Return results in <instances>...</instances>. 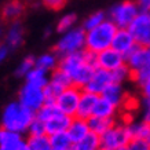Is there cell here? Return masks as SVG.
<instances>
[{"label":"cell","mask_w":150,"mask_h":150,"mask_svg":"<svg viewBox=\"0 0 150 150\" xmlns=\"http://www.w3.org/2000/svg\"><path fill=\"white\" fill-rule=\"evenodd\" d=\"M95 68V54L88 52L87 50L59 57L58 69H61L70 79L72 86H76L81 90L88 83Z\"/></svg>","instance_id":"6da1fadb"},{"label":"cell","mask_w":150,"mask_h":150,"mask_svg":"<svg viewBox=\"0 0 150 150\" xmlns=\"http://www.w3.org/2000/svg\"><path fill=\"white\" fill-rule=\"evenodd\" d=\"M33 118H35V112L26 109L18 100H14V102L7 103L6 108L3 109L1 128L25 135L30 123L33 121Z\"/></svg>","instance_id":"7a4b0ae2"},{"label":"cell","mask_w":150,"mask_h":150,"mask_svg":"<svg viewBox=\"0 0 150 150\" xmlns=\"http://www.w3.org/2000/svg\"><path fill=\"white\" fill-rule=\"evenodd\" d=\"M118 28L109 18L98 26L92 28L91 30L86 32V50L92 54H98L100 51L110 48L113 37Z\"/></svg>","instance_id":"3957f363"},{"label":"cell","mask_w":150,"mask_h":150,"mask_svg":"<svg viewBox=\"0 0 150 150\" xmlns=\"http://www.w3.org/2000/svg\"><path fill=\"white\" fill-rule=\"evenodd\" d=\"M125 65L132 73L131 81L135 86H139L150 76V48L137 46L125 57Z\"/></svg>","instance_id":"277c9868"},{"label":"cell","mask_w":150,"mask_h":150,"mask_svg":"<svg viewBox=\"0 0 150 150\" xmlns=\"http://www.w3.org/2000/svg\"><path fill=\"white\" fill-rule=\"evenodd\" d=\"M131 139L132 137L127 123L118 118L108 131L99 137L100 150H121L131 142Z\"/></svg>","instance_id":"5b68a950"},{"label":"cell","mask_w":150,"mask_h":150,"mask_svg":"<svg viewBox=\"0 0 150 150\" xmlns=\"http://www.w3.org/2000/svg\"><path fill=\"white\" fill-rule=\"evenodd\" d=\"M83 50H86V30L81 26H74L68 32L61 33V37L54 47V51L59 57H65Z\"/></svg>","instance_id":"8992f818"},{"label":"cell","mask_w":150,"mask_h":150,"mask_svg":"<svg viewBox=\"0 0 150 150\" xmlns=\"http://www.w3.org/2000/svg\"><path fill=\"white\" fill-rule=\"evenodd\" d=\"M139 13L135 0H123L112 6L106 15L118 29H123L129 26Z\"/></svg>","instance_id":"52a82bcc"},{"label":"cell","mask_w":150,"mask_h":150,"mask_svg":"<svg viewBox=\"0 0 150 150\" xmlns=\"http://www.w3.org/2000/svg\"><path fill=\"white\" fill-rule=\"evenodd\" d=\"M19 103L25 106L26 109L32 110L36 113L43 105L46 103V94H44V88L40 87H35L32 84L23 83V86L19 88L18 91V99Z\"/></svg>","instance_id":"ba28073f"},{"label":"cell","mask_w":150,"mask_h":150,"mask_svg":"<svg viewBox=\"0 0 150 150\" xmlns=\"http://www.w3.org/2000/svg\"><path fill=\"white\" fill-rule=\"evenodd\" d=\"M81 88H79L76 86H69L66 87L64 91L58 95V98L55 99V105L58 106V109L64 114H68L70 117L76 116V110L79 106V100H80V95H81Z\"/></svg>","instance_id":"9c48e42d"},{"label":"cell","mask_w":150,"mask_h":150,"mask_svg":"<svg viewBox=\"0 0 150 150\" xmlns=\"http://www.w3.org/2000/svg\"><path fill=\"white\" fill-rule=\"evenodd\" d=\"M134 36L138 46L150 48V15L147 13H139L137 18L127 28Z\"/></svg>","instance_id":"30bf717a"},{"label":"cell","mask_w":150,"mask_h":150,"mask_svg":"<svg viewBox=\"0 0 150 150\" xmlns=\"http://www.w3.org/2000/svg\"><path fill=\"white\" fill-rule=\"evenodd\" d=\"M95 64L96 68L113 72L125 64V57L110 47V48H106V50L95 54Z\"/></svg>","instance_id":"8fae6325"},{"label":"cell","mask_w":150,"mask_h":150,"mask_svg":"<svg viewBox=\"0 0 150 150\" xmlns=\"http://www.w3.org/2000/svg\"><path fill=\"white\" fill-rule=\"evenodd\" d=\"M110 83H113L112 72L100 69V68H95L91 74V77H90V80H88V83L86 84V87L83 90L90 91L92 94H96V95H100Z\"/></svg>","instance_id":"7c38bea8"},{"label":"cell","mask_w":150,"mask_h":150,"mask_svg":"<svg viewBox=\"0 0 150 150\" xmlns=\"http://www.w3.org/2000/svg\"><path fill=\"white\" fill-rule=\"evenodd\" d=\"M23 40H25V28L22 22L21 21L10 22L8 26L6 28L3 43L10 50H17L23 44Z\"/></svg>","instance_id":"4fadbf2b"},{"label":"cell","mask_w":150,"mask_h":150,"mask_svg":"<svg viewBox=\"0 0 150 150\" xmlns=\"http://www.w3.org/2000/svg\"><path fill=\"white\" fill-rule=\"evenodd\" d=\"M0 150H29V147L23 135L0 128Z\"/></svg>","instance_id":"5bb4252c"},{"label":"cell","mask_w":150,"mask_h":150,"mask_svg":"<svg viewBox=\"0 0 150 150\" xmlns=\"http://www.w3.org/2000/svg\"><path fill=\"white\" fill-rule=\"evenodd\" d=\"M137 46H138L137 41H135L134 36L131 35V32L128 30L127 28L117 29V32H116V35L113 37V41H112V48L118 51L124 57H127Z\"/></svg>","instance_id":"9a60e30c"},{"label":"cell","mask_w":150,"mask_h":150,"mask_svg":"<svg viewBox=\"0 0 150 150\" xmlns=\"http://www.w3.org/2000/svg\"><path fill=\"white\" fill-rule=\"evenodd\" d=\"M100 96H103V98H106L108 100H110L112 103L116 105L118 109L123 112V106L128 98V92L125 91L124 84L113 81L105 88V91L100 94Z\"/></svg>","instance_id":"2e32d148"},{"label":"cell","mask_w":150,"mask_h":150,"mask_svg":"<svg viewBox=\"0 0 150 150\" xmlns=\"http://www.w3.org/2000/svg\"><path fill=\"white\" fill-rule=\"evenodd\" d=\"M98 98H99V95L83 90L81 95H80V100H79L77 110H76V116H74V117H80V118H86V120H88V118L92 116V113H94V108H95Z\"/></svg>","instance_id":"e0dca14e"},{"label":"cell","mask_w":150,"mask_h":150,"mask_svg":"<svg viewBox=\"0 0 150 150\" xmlns=\"http://www.w3.org/2000/svg\"><path fill=\"white\" fill-rule=\"evenodd\" d=\"M23 13H25V3L21 0H8L0 10L1 19L8 23L14 22V21H19Z\"/></svg>","instance_id":"ac0fdd59"},{"label":"cell","mask_w":150,"mask_h":150,"mask_svg":"<svg viewBox=\"0 0 150 150\" xmlns=\"http://www.w3.org/2000/svg\"><path fill=\"white\" fill-rule=\"evenodd\" d=\"M90 127H88V121L86 118H80V117H72L70 124H69L66 134L70 138L72 143L81 141L84 137H87L90 134Z\"/></svg>","instance_id":"d6986e66"},{"label":"cell","mask_w":150,"mask_h":150,"mask_svg":"<svg viewBox=\"0 0 150 150\" xmlns=\"http://www.w3.org/2000/svg\"><path fill=\"white\" fill-rule=\"evenodd\" d=\"M121 114V110L118 109L116 105H113L110 100H108L106 98L100 96L96 100V105L94 108V113L92 116H98V117H106V118H116L118 120Z\"/></svg>","instance_id":"ffe728a7"},{"label":"cell","mask_w":150,"mask_h":150,"mask_svg":"<svg viewBox=\"0 0 150 150\" xmlns=\"http://www.w3.org/2000/svg\"><path fill=\"white\" fill-rule=\"evenodd\" d=\"M132 139H142L150 146V123H145L139 118H134L127 123Z\"/></svg>","instance_id":"44dd1931"},{"label":"cell","mask_w":150,"mask_h":150,"mask_svg":"<svg viewBox=\"0 0 150 150\" xmlns=\"http://www.w3.org/2000/svg\"><path fill=\"white\" fill-rule=\"evenodd\" d=\"M70 120H72V117L68 116V114H57L55 117H52L51 120L44 123L46 134L47 135H54V134H58V132H66L69 124H70Z\"/></svg>","instance_id":"7402d4cb"},{"label":"cell","mask_w":150,"mask_h":150,"mask_svg":"<svg viewBox=\"0 0 150 150\" xmlns=\"http://www.w3.org/2000/svg\"><path fill=\"white\" fill-rule=\"evenodd\" d=\"M59 65V55L55 51H48V52H43L39 57L35 58V66L39 69L46 70L47 73L54 72Z\"/></svg>","instance_id":"603a6c76"},{"label":"cell","mask_w":150,"mask_h":150,"mask_svg":"<svg viewBox=\"0 0 150 150\" xmlns=\"http://www.w3.org/2000/svg\"><path fill=\"white\" fill-rule=\"evenodd\" d=\"M87 121H88L90 131H91L92 134H96L98 137H100V135L108 131L117 120H116V118H106V117H98V116H91Z\"/></svg>","instance_id":"cb8c5ba5"},{"label":"cell","mask_w":150,"mask_h":150,"mask_svg":"<svg viewBox=\"0 0 150 150\" xmlns=\"http://www.w3.org/2000/svg\"><path fill=\"white\" fill-rule=\"evenodd\" d=\"M23 80H25V83H28V84H32V86H35V87L44 88V87L47 86V83L50 81V73H47L46 70L39 69L35 66V68L23 77Z\"/></svg>","instance_id":"d4e9b609"},{"label":"cell","mask_w":150,"mask_h":150,"mask_svg":"<svg viewBox=\"0 0 150 150\" xmlns=\"http://www.w3.org/2000/svg\"><path fill=\"white\" fill-rule=\"evenodd\" d=\"M99 149H100L99 137L96 134L90 132L87 137L83 138L81 141L73 143L70 150H99Z\"/></svg>","instance_id":"484cf974"},{"label":"cell","mask_w":150,"mask_h":150,"mask_svg":"<svg viewBox=\"0 0 150 150\" xmlns=\"http://www.w3.org/2000/svg\"><path fill=\"white\" fill-rule=\"evenodd\" d=\"M26 143L29 150H52L50 143V137L44 135H28Z\"/></svg>","instance_id":"4316f807"},{"label":"cell","mask_w":150,"mask_h":150,"mask_svg":"<svg viewBox=\"0 0 150 150\" xmlns=\"http://www.w3.org/2000/svg\"><path fill=\"white\" fill-rule=\"evenodd\" d=\"M50 137V143L52 150H70L72 149V141L68 137L66 132H58L54 135H48Z\"/></svg>","instance_id":"83f0119b"},{"label":"cell","mask_w":150,"mask_h":150,"mask_svg":"<svg viewBox=\"0 0 150 150\" xmlns=\"http://www.w3.org/2000/svg\"><path fill=\"white\" fill-rule=\"evenodd\" d=\"M59 113H62V112L58 109V106L55 105V102H46V103L43 105L40 109L35 113V116H36V118L41 120L43 123H46V121L51 120V118L55 117V116Z\"/></svg>","instance_id":"f1b7e54d"},{"label":"cell","mask_w":150,"mask_h":150,"mask_svg":"<svg viewBox=\"0 0 150 150\" xmlns=\"http://www.w3.org/2000/svg\"><path fill=\"white\" fill-rule=\"evenodd\" d=\"M105 19H108L106 13H103V11H94V13H91L90 15H87L86 18L83 19L81 28L86 30V32L87 30H91L92 28L100 25Z\"/></svg>","instance_id":"f546056e"},{"label":"cell","mask_w":150,"mask_h":150,"mask_svg":"<svg viewBox=\"0 0 150 150\" xmlns=\"http://www.w3.org/2000/svg\"><path fill=\"white\" fill-rule=\"evenodd\" d=\"M76 23H77V15L76 14L73 13L64 14L57 22V32L58 33L68 32V30H70V29L76 26Z\"/></svg>","instance_id":"4dcf8cb0"},{"label":"cell","mask_w":150,"mask_h":150,"mask_svg":"<svg viewBox=\"0 0 150 150\" xmlns=\"http://www.w3.org/2000/svg\"><path fill=\"white\" fill-rule=\"evenodd\" d=\"M33 68H35V57L28 55V57H25L23 59H21V62L17 65L14 74H15L17 77H25Z\"/></svg>","instance_id":"1f68e13d"},{"label":"cell","mask_w":150,"mask_h":150,"mask_svg":"<svg viewBox=\"0 0 150 150\" xmlns=\"http://www.w3.org/2000/svg\"><path fill=\"white\" fill-rule=\"evenodd\" d=\"M112 77H113V81L114 83L125 84L127 81H131L132 73H131V70H129V68L124 64L123 66H120V68H117L116 70H113V72H112Z\"/></svg>","instance_id":"d6a6232c"},{"label":"cell","mask_w":150,"mask_h":150,"mask_svg":"<svg viewBox=\"0 0 150 150\" xmlns=\"http://www.w3.org/2000/svg\"><path fill=\"white\" fill-rule=\"evenodd\" d=\"M64 87L58 86L52 81H48L47 86L44 87V94H46V102H55V99L58 98V95L64 91Z\"/></svg>","instance_id":"836d02e7"},{"label":"cell","mask_w":150,"mask_h":150,"mask_svg":"<svg viewBox=\"0 0 150 150\" xmlns=\"http://www.w3.org/2000/svg\"><path fill=\"white\" fill-rule=\"evenodd\" d=\"M50 81L55 83V84H58V86L64 87V88H66V87L72 86V81H70V79L65 74L61 69H55L54 72L50 73Z\"/></svg>","instance_id":"e575fe53"},{"label":"cell","mask_w":150,"mask_h":150,"mask_svg":"<svg viewBox=\"0 0 150 150\" xmlns=\"http://www.w3.org/2000/svg\"><path fill=\"white\" fill-rule=\"evenodd\" d=\"M139 120L150 123V99L146 98L139 99Z\"/></svg>","instance_id":"d590c367"},{"label":"cell","mask_w":150,"mask_h":150,"mask_svg":"<svg viewBox=\"0 0 150 150\" xmlns=\"http://www.w3.org/2000/svg\"><path fill=\"white\" fill-rule=\"evenodd\" d=\"M28 135H44L46 134V125H44V123L41 121V120H39V118H36V116H35V118H33V121L30 123V125H29V128H28Z\"/></svg>","instance_id":"8d00e7d4"},{"label":"cell","mask_w":150,"mask_h":150,"mask_svg":"<svg viewBox=\"0 0 150 150\" xmlns=\"http://www.w3.org/2000/svg\"><path fill=\"white\" fill-rule=\"evenodd\" d=\"M40 1L43 3V6H46L47 8L57 11V10L64 8L68 0H40Z\"/></svg>","instance_id":"74e56055"},{"label":"cell","mask_w":150,"mask_h":150,"mask_svg":"<svg viewBox=\"0 0 150 150\" xmlns=\"http://www.w3.org/2000/svg\"><path fill=\"white\" fill-rule=\"evenodd\" d=\"M139 88V94H141V98H146V99H150V76L146 77L143 81L137 86Z\"/></svg>","instance_id":"f35d334b"},{"label":"cell","mask_w":150,"mask_h":150,"mask_svg":"<svg viewBox=\"0 0 150 150\" xmlns=\"http://www.w3.org/2000/svg\"><path fill=\"white\" fill-rule=\"evenodd\" d=\"M127 146L131 150H150V146L147 145L145 141H142V139H137V138L131 139V142H129Z\"/></svg>","instance_id":"ab89813d"},{"label":"cell","mask_w":150,"mask_h":150,"mask_svg":"<svg viewBox=\"0 0 150 150\" xmlns=\"http://www.w3.org/2000/svg\"><path fill=\"white\" fill-rule=\"evenodd\" d=\"M10 52H11V50H10L8 47L6 46L3 41H1V43H0V66L4 64L6 61H7V58H8Z\"/></svg>","instance_id":"60d3db41"},{"label":"cell","mask_w":150,"mask_h":150,"mask_svg":"<svg viewBox=\"0 0 150 150\" xmlns=\"http://www.w3.org/2000/svg\"><path fill=\"white\" fill-rule=\"evenodd\" d=\"M135 3L142 13H147L150 10V0H135Z\"/></svg>","instance_id":"b9f144b4"},{"label":"cell","mask_w":150,"mask_h":150,"mask_svg":"<svg viewBox=\"0 0 150 150\" xmlns=\"http://www.w3.org/2000/svg\"><path fill=\"white\" fill-rule=\"evenodd\" d=\"M4 32H6L4 23H3V21H0V43H1L3 39H4Z\"/></svg>","instance_id":"7bdbcfd3"},{"label":"cell","mask_w":150,"mask_h":150,"mask_svg":"<svg viewBox=\"0 0 150 150\" xmlns=\"http://www.w3.org/2000/svg\"><path fill=\"white\" fill-rule=\"evenodd\" d=\"M121 150H131V149H129L128 146H125V147H123V149H121Z\"/></svg>","instance_id":"ee69618b"},{"label":"cell","mask_w":150,"mask_h":150,"mask_svg":"<svg viewBox=\"0 0 150 150\" xmlns=\"http://www.w3.org/2000/svg\"><path fill=\"white\" fill-rule=\"evenodd\" d=\"M147 14H149V15H150V10H149V11H147Z\"/></svg>","instance_id":"f6af8a7d"},{"label":"cell","mask_w":150,"mask_h":150,"mask_svg":"<svg viewBox=\"0 0 150 150\" xmlns=\"http://www.w3.org/2000/svg\"><path fill=\"white\" fill-rule=\"evenodd\" d=\"M99 150H100V149H99Z\"/></svg>","instance_id":"bcb514c9"}]
</instances>
